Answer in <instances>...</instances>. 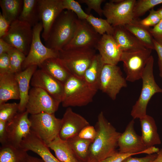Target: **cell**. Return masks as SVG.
Here are the masks:
<instances>
[{
    "label": "cell",
    "mask_w": 162,
    "mask_h": 162,
    "mask_svg": "<svg viewBox=\"0 0 162 162\" xmlns=\"http://www.w3.org/2000/svg\"><path fill=\"white\" fill-rule=\"evenodd\" d=\"M126 81L117 65L105 64L100 75L99 89L114 100L121 90L127 86Z\"/></svg>",
    "instance_id": "obj_10"
},
{
    "label": "cell",
    "mask_w": 162,
    "mask_h": 162,
    "mask_svg": "<svg viewBox=\"0 0 162 162\" xmlns=\"http://www.w3.org/2000/svg\"><path fill=\"white\" fill-rule=\"evenodd\" d=\"M96 137L90 145L87 162H101L118 151V140L121 134L105 118L103 112L98 116L95 126Z\"/></svg>",
    "instance_id": "obj_1"
},
{
    "label": "cell",
    "mask_w": 162,
    "mask_h": 162,
    "mask_svg": "<svg viewBox=\"0 0 162 162\" xmlns=\"http://www.w3.org/2000/svg\"><path fill=\"white\" fill-rule=\"evenodd\" d=\"M136 0H112L104 7L103 15L113 27L124 26L134 19L133 9Z\"/></svg>",
    "instance_id": "obj_8"
},
{
    "label": "cell",
    "mask_w": 162,
    "mask_h": 162,
    "mask_svg": "<svg viewBox=\"0 0 162 162\" xmlns=\"http://www.w3.org/2000/svg\"><path fill=\"white\" fill-rule=\"evenodd\" d=\"M150 31L154 39L162 45V19L153 28H150Z\"/></svg>",
    "instance_id": "obj_42"
},
{
    "label": "cell",
    "mask_w": 162,
    "mask_h": 162,
    "mask_svg": "<svg viewBox=\"0 0 162 162\" xmlns=\"http://www.w3.org/2000/svg\"><path fill=\"white\" fill-rule=\"evenodd\" d=\"M33 37L29 51L23 62L22 69L35 65L40 67L47 59L58 58V51L49 48L41 41L40 34L43 30L42 22H39L33 27Z\"/></svg>",
    "instance_id": "obj_7"
},
{
    "label": "cell",
    "mask_w": 162,
    "mask_h": 162,
    "mask_svg": "<svg viewBox=\"0 0 162 162\" xmlns=\"http://www.w3.org/2000/svg\"><path fill=\"white\" fill-rule=\"evenodd\" d=\"M62 4L64 10L73 11L80 20H86L88 15L82 9L78 1L74 0H62Z\"/></svg>",
    "instance_id": "obj_37"
},
{
    "label": "cell",
    "mask_w": 162,
    "mask_h": 162,
    "mask_svg": "<svg viewBox=\"0 0 162 162\" xmlns=\"http://www.w3.org/2000/svg\"><path fill=\"white\" fill-rule=\"evenodd\" d=\"M13 48L3 39L0 38V55L4 53H7Z\"/></svg>",
    "instance_id": "obj_48"
},
{
    "label": "cell",
    "mask_w": 162,
    "mask_h": 162,
    "mask_svg": "<svg viewBox=\"0 0 162 162\" xmlns=\"http://www.w3.org/2000/svg\"><path fill=\"white\" fill-rule=\"evenodd\" d=\"M96 49L104 64L117 65L121 61L123 52L111 35H101Z\"/></svg>",
    "instance_id": "obj_19"
},
{
    "label": "cell",
    "mask_w": 162,
    "mask_h": 162,
    "mask_svg": "<svg viewBox=\"0 0 162 162\" xmlns=\"http://www.w3.org/2000/svg\"><path fill=\"white\" fill-rule=\"evenodd\" d=\"M54 152L56 157L62 162H78L67 141L58 136L47 145Z\"/></svg>",
    "instance_id": "obj_28"
},
{
    "label": "cell",
    "mask_w": 162,
    "mask_h": 162,
    "mask_svg": "<svg viewBox=\"0 0 162 162\" xmlns=\"http://www.w3.org/2000/svg\"><path fill=\"white\" fill-rule=\"evenodd\" d=\"M20 146L26 151H31L38 154L45 162H62L55 157L47 145L32 131L23 140Z\"/></svg>",
    "instance_id": "obj_20"
},
{
    "label": "cell",
    "mask_w": 162,
    "mask_h": 162,
    "mask_svg": "<svg viewBox=\"0 0 162 162\" xmlns=\"http://www.w3.org/2000/svg\"><path fill=\"white\" fill-rule=\"evenodd\" d=\"M12 99H20L16 74L12 73L0 74V104Z\"/></svg>",
    "instance_id": "obj_22"
},
{
    "label": "cell",
    "mask_w": 162,
    "mask_h": 162,
    "mask_svg": "<svg viewBox=\"0 0 162 162\" xmlns=\"http://www.w3.org/2000/svg\"><path fill=\"white\" fill-rule=\"evenodd\" d=\"M154 50L158 56V64L159 70V76L162 78V45L153 40Z\"/></svg>",
    "instance_id": "obj_45"
},
{
    "label": "cell",
    "mask_w": 162,
    "mask_h": 162,
    "mask_svg": "<svg viewBox=\"0 0 162 162\" xmlns=\"http://www.w3.org/2000/svg\"><path fill=\"white\" fill-rule=\"evenodd\" d=\"M95 50L90 48L62 50L58 51V58L63 61L72 75L82 78L96 54Z\"/></svg>",
    "instance_id": "obj_5"
},
{
    "label": "cell",
    "mask_w": 162,
    "mask_h": 162,
    "mask_svg": "<svg viewBox=\"0 0 162 162\" xmlns=\"http://www.w3.org/2000/svg\"><path fill=\"white\" fill-rule=\"evenodd\" d=\"M19 111V103H5L0 104V121L9 122L16 115Z\"/></svg>",
    "instance_id": "obj_36"
},
{
    "label": "cell",
    "mask_w": 162,
    "mask_h": 162,
    "mask_svg": "<svg viewBox=\"0 0 162 162\" xmlns=\"http://www.w3.org/2000/svg\"><path fill=\"white\" fill-rule=\"evenodd\" d=\"M134 155L132 154L121 153L118 151L101 162H122L127 158Z\"/></svg>",
    "instance_id": "obj_43"
},
{
    "label": "cell",
    "mask_w": 162,
    "mask_h": 162,
    "mask_svg": "<svg viewBox=\"0 0 162 162\" xmlns=\"http://www.w3.org/2000/svg\"><path fill=\"white\" fill-rule=\"evenodd\" d=\"M140 120L142 131L141 136L146 148L161 144V141L154 118L147 114Z\"/></svg>",
    "instance_id": "obj_24"
},
{
    "label": "cell",
    "mask_w": 162,
    "mask_h": 162,
    "mask_svg": "<svg viewBox=\"0 0 162 162\" xmlns=\"http://www.w3.org/2000/svg\"><path fill=\"white\" fill-rule=\"evenodd\" d=\"M101 36L96 32L86 20L78 18L73 36L62 50L80 48L96 49Z\"/></svg>",
    "instance_id": "obj_13"
},
{
    "label": "cell",
    "mask_w": 162,
    "mask_h": 162,
    "mask_svg": "<svg viewBox=\"0 0 162 162\" xmlns=\"http://www.w3.org/2000/svg\"><path fill=\"white\" fill-rule=\"evenodd\" d=\"M104 0H79L80 3H84L88 6L87 11L89 15L92 10H94L100 16L103 15V9L101 8L102 3L105 2Z\"/></svg>",
    "instance_id": "obj_39"
},
{
    "label": "cell",
    "mask_w": 162,
    "mask_h": 162,
    "mask_svg": "<svg viewBox=\"0 0 162 162\" xmlns=\"http://www.w3.org/2000/svg\"><path fill=\"white\" fill-rule=\"evenodd\" d=\"M134 119L127 125L125 130L121 134L118 140V152L134 155L142 154L146 148L141 136L138 135L134 129Z\"/></svg>",
    "instance_id": "obj_17"
},
{
    "label": "cell",
    "mask_w": 162,
    "mask_h": 162,
    "mask_svg": "<svg viewBox=\"0 0 162 162\" xmlns=\"http://www.w3.org/2000/svg\"><path fill=\"white\" fill-rule=\"evenodd\" d=\"M61 103L43 89L33 87L29 91L26 111L30 115L42 112L54 114Z\"/></svg>",
    "instance_id": "obj_12"
},
{
    "label": "cell",
    "mask_w": 162,
    "mask_h": 162,
    "mask_svg": "<svg viewBox=\"0 0 162 162\" xmlns=\"http://www.w3.org/2000/svg\"><path fill=\"white\" fill-rule=\"evenodd\" d=\"M154 58L151 56L142 72L141 79L142 87L140 96L133 106L130 115L133 119L144 117L146 115L147 106L155 94L162 93V88L156 82L153 74Z\"/></svg>",
    "instance_id": "obj_4"
},
{
    "label": "cell",
    "mask_w": 162,
    "mask_h": 162,
    "mask_svg": "<svg viewBox=\"0 0 162 162\" xmlns=\"http://www.w3.org/2000/svg\"><path fill=\"white\" fill-rule=\"evenodd\" d=\"M162 4V0H136L133 9L134 19L144 15L156 6Z\"/></svg>",
    "instance_id": "obj_34"
},
{
    "label": "cell",
    "mask_w": 162,
    "mask_h": 162,
    "mask_svg": "<svg viewBox=\"0 0 162 162\" xmlns=\"http://www.w3.org/2000/svg\"><path fill=\"white\" fill-rule=\"evenodd\" d=\"M157 155V153H155L142 158H134L130 156L126 158L122 162H151L156 157Z\"/></svg>",
    "instance_id": "obj_44"
},
{
    "label": "cell",
    "mask_w": 162,
    "mask_h": 162,
    "mask_svg": "<svg viewBox=\"0 0 162 162\" xmlns=\"http://www.w3.org/2000/svg\"><path fill=\"white\" fill-rule=\"evenodd\" d=\"M161 19L157 11L153 8L149 10V14L147 16L142 20H138V21L141 25L150 28V27H154L157 25Z\"/></svg>",
    "instance_id": "obj_38"
},
{
    "label": "cell",
    "mask_w": 162,
    "mask_h": 162,
    "mask_svg": "<svg viewBox=\"0 0 162 162\" xmlns=\"http://www.w3.org/2000/svg\"><path fill=\"white\" fill-rule=\"evenodd\" d=\"M99 54H96L85 72L83 79L89 86L98 91L102 69L104 65Z\"/></svg>",
    "instance_id": "obj_26"
},
{
    "label": "cell",
    "mask_w": 162,
    "mask_h": 162,
    "mask_svg": "<svg viewBox=\"0 0 162 162\" xmlns=\"http://www.w3.org/2000/svg\"><path fill=\"white\" fill-rule=\"evenodd\" d=\"M29 119L32 131L46 145L58 136L61 119L57 118L54 114L42 112L30 115Z\"/></svg>",
    "instance_id": "obj_6"
},
{
    "label": "cell",
    "mask_w": 162,
    "mask_h": 162,
    "mask_svg": "<svg viewBox=\"0 0 162 162\" xmlns=\"http://www.w3.org/2000/svg\"><path fill=\"white\" fill-rule=\"evenodd\" d=\"M25 162H45L41 158H39L28 155Z\"/></svg>",
    "instance_id": "obj_50"
},
{
    "label": "cell",
    "mask_w": 162,
    "mask_h": 162,
    "mask_svg": "<svg viewBox=\"0 0 162 162\" xmlns=\"http://www.w3.org/2000/svg\"><path fill=\"white\" fill-rule=\"evenodd\" d=\"M78 162H87L89 148L93 141L76 136L67 140Z\"/></svg>",
    "instance_id": "obj_31"
},
{
    "label": "cell",
    "mask_w": 162,
    "mask_h": 162,
    "mask_svg": "<svg viewBox=\"0 0 162 162\" xmlns=\"http://www.w3.org/2000/svg\"><path fill=\"white\" fill-rule=\"evenodd\" d=\"M12 73L16 74L22 71V66L26 55L22 52L14 47L8 53Z\"/></svg>",
    "instance_id": "obj_35"
},
{
    "label": "cell",
    "mask_w": 162,
    "mask_h": 162,
    "mask_svg": "<svg viewBox=\"0 0 162 162\" xmlns=\"http://www.w3.org/2000/svg\"><path fill=\"white\" fill-rule=\"evenodd\" d=\"M23 4L22 0H0V6L3 16L10 25L18 20Z\"/></svg>",
    "instance_id": "obj_30"
},
{
    "label": "cell",
    "mask_w": 162,
    "mask_h": 162,
    "mask_svg": "<svg viewBox=\"0 0 162 162\" xmlns=\"http://www.w3.org/2000/svg\"><path fill=\"white\" fill-rule=\"evenodd\" d=\"M30 83L32 87L43 89L61 103L63 84L43 70L40 69L35 71Z\"/></svg>",
    "instance_id": "obj_18"
},
{
    "label": "cell",
    "mask_w": 162,
    "mask_h": 162,
    "mask_svg": "<svg viewBox=\"0 0 162 162\" xmlns=\"http://www.w3.org/2000/svg\"><path fill=\"white\" fill-rule=\"evenodd\" d=\"M10 24L0 12V38H2L8 32Z\"/></svg>",
    "instance_id": "obj_46"
},
{
    "label": "cell",
    "mask_w": 162,
    "mask_h": 162,
    "mask_svg": "<svg viewBox=\"0 0 162 162\" xmlns=\"http://www.w3.org/2000/svg\"><path fill=\"white\" fill-rule=\"evenodd\" d=\"M38 0H23L22 9L18 20L33 27L40 22Z\"/></svg>",
    "instance_id": "obj_32"
},
{
    "label": "cell",
    "mask_w": 162,
    "mask_h": 162,
    "mask_svg": "<svg viewBox=\"0 0 162 162\" xmlns=\"http://www.w3.org/2000/svg\"><path fill=\"white\" fill-rule=\"evenodd\" d=\"M160 16L162 19V7L157 10Z\"/></svg>",
    "instance_id": "obj_52"
},
{
    "label": "cell",
    "mask_w": 162,
    "mask_h": 162,
    "mask_svg": "<svg viewBox=\"0 0 162 162\" xmlns=\"http://www.w3.org/2000/svg\"><path fill=\"white\" fill-rule=\"evenodd\" d=\"M38 67L35 65L31 66L15 74L20 94L19 112H22L26 110L28 98L30 82L33 75L37 70Z\"/></svg>",
    "instance_id": "obj_23"
},
{
    "label": "cell",
    "mask_w": 162,
    "mask_h": 162,
    "mask_svg": "<svg viewBox=\"0 0 162 162\" xmlns=\"http://www.w3.org/2000/svg\"><path fill=\"white\" fill-rule=\"evenodd\" d=\"M38 6L43 26L42 37L45 41L54 22L64 10L62 0H38Z\"/></svg>",
    "instance_id": "obj_15"
},
{
    "label": "cell",
    "mask_w": 162,
    "mask_h": 162,
    "mask_svg": "<svg viewBox=\"0 0 162 162\" xmlns=\"http://www.w3.org/2000/svg\"><path fill=\"white\" fill-rule=\"evenodd\" d=\"M86 20L100 35H102L105 34L112 35L114 27L106 19L96 17L90 14Z\"/></svg>",
    "instance_id": "obj_33"
},
{
    "label": "cell",
    "mask_w": 162,
    "mask_h": 162,
    "mask_svg": "<svg viewBox=\"0 0 162 162\" xmlns=\"http://www.w3.org/2000/svg\"><path fill=\"white\" fill-rule=\"evenodd\" d=\"M32 27L27 22L17 20L11 23L8 32L2 38L27 55L33 37Z\"/></svg>",
    "instance_id": "obj_11"
},
{
    "label": "cell",
    "mask_w": 162,
    "mask_h": 162,
    "mask_svg": "<svg viewBox=\"0 0 162 162\" xmlns=\"http://www.w3.org/2000/svg\"><path fill=\"white\" fill-rule=\"evenodd\" d=\"M151 162H162V149L160 150L156 157Z\"/></svg>",
    "instance_id": "obj_51"
},
{
    "label": "cell",
    "mask_w": 162,
    "mask_h": 162,
    "mask_svg": "<svg viewBox=\"0 0 162 162\" xmlns=\"http://www.w3.org/2000/svg\"><path fill=\"white\" fill-rule=\"evenodd\" d=\"M96 135V131L95 127L89 125L84 128L78 136L80 138L93 141Z\"/></svg>",
    "instance_id": "obj_40"
},
{
    "label": "cell",
    "mask_w": 162,
    "mask_h": 162,
    "mask_svg": "<svg viewBox=\"0 0 162 162\" xmlns=\"http://www.w3.org/2000/svg\"><path fill=\"white\" fill-rule=\"evenodd\" d=\"M97 91L83 78L71 75L63 85L61 103L63 106L68 108L85 106L92 101Z\"/></svg>",
    "instance_id": "obj_3"
},
{
    "label": "cell",
    "mask_w": 162,
    "mask_h": 162,
    "mask_svg": "<svg viewBox=\"0 0 162 162\" xmlns=\"http://www.w3.org/2000/svg\"><path fill=\"white\" fill-rule=\"evenodd\" d=\"M26 110L18 112L7 123V143L17 148H21L23 140L31 132V123Z\"/></svg>",
    "instance_id": "obj_14"
},
{
    "label": "cell",
    "mask_w": 162,
    "mask_h": 162,
    "mask_svg": "<svg viewBox=\"0 0 162 162\" xmlns=\"http://www.w3.org/2000/svg\"><path fill=\"white\" fill-rule=\"evenodd\" d=\"M7 123L5 122L0 121V142L1 145L7 143Z\"/></svg>",
    "instance_id": "obj_47"
},
{
    "label": "cell",
    "mask_w": 162,
    "mask_h": 162,
    "mask_svg": "<svg viewBox=\"0 0 162 162\" xmlns=\"http://www.w3.org/2000/svg\"><path fill=\"white\" fill-rule=\"evenodd\" d=\"M152 50L144 49L130 52H123L121 61L123 63L127 81L134 82L141 79L146 65L151 56Z\"/></svg>",
    "instance_id": "obj_9"
},
{
    "label": "cell",
    "mask_w": 162,
    "mask_h": 162,
    "mask_svg": "<svg viewBox=\"0 0 162 162\" xmlns=\"http://www.w3.org/2000/svg\"><path fill=\"white\" fill-rule=\"evenodd\" d=\"M147 49L154 50V39L150 31V28L140 25L137 19H134L130 23L124 26Z\"/></svg>",
    "instance_id": "obj_27"
},
{
    "label": "cell",
    "mask_w": 162,
    "mask_h": 162,
    "mask_svg": "<svg viewBox=\"0 0 162 162\" xmlns=\"http://www.w3.org/2000/svg\"><path fill=\"white\" fill-rule=\"evenodd\" d=\"M28 154L21 147L6 143L0 148V162H25Z\"/></svg>",
    "instance_id": "obj_29"
},
{
    "label": "cell",
    "mask_w": 162,
    "mask_h": 162,
    "mask_svg": "<svg viewBox=\"0 0 162 162\" xmlns=\"http://www.w3.org/2000/svg\"><path fill=\"white\" fill-rule=\"evenodd\" d=\"M6 73H12L9 56L4 53L0 55V74Z\"/></svg>",
    "instance_id": "obj_41"
},
{
    "label": "cell",
    "mask_w": 162,
    "mask_h": 162,
    "mask_svg": "<svg viewBox=\"0 0 162 162\" xmlns=\"http://www.w3.org/2000/svg\"><path fill=\"white\" fill-rule=\"evenodd\" d=\"M113 27L112 35L123 52L135 51L146 48L124 26Z\"/></svg>",
    "instance_id": "obj_21"
},
{
    "label": "cell",
    "mask_w": 162,
    "mask_h": 162,
    "mask_svg": "<svg viewBox=\"0 0 162 162\" xmlns=\"http://www.w3.org/2000/svg\"><path fill=\"white\" fill-rule=\"evenodd\" d=\"M89 125L83 117L74 112L70 107H68L61 119L58 137L63 140L67 141L78 136L84 128Z\"/></svg>",
    "instance_id": "obj_16"
},
{
    "label": "cell",
    "mask_w": 162,
    "mask_h": 162,
    "mask_svg": "<svg viewBox=\"0 0 162 162\" xmlns=\"http://www.w3.org/2000/svg\"><path fill=\"white\" fill-rule=\"evenodd\" d=\"M160 149L155 146H152L146 148L142 152V154H147L148 155L152 154L157 153L160 151Z\"/></svg>",
    "instance_id": "obj_49"
},
{
    "label": "cell",
    "mask_w": 162,
    "mask_h": 162,
    "mask_svg": "<svg viewBox=\"0 0 162 162\" xmlns=\"http://www.w3.org/2000/svg\"><path fill=\"white\" fill-rule=\"evenodd\" d=\"M39 67L63 85L72 75L63 61L58 57L47 59Z\"/></svg>",
    "instance_id": "obj_25"
},
{
    "label": "cell",
    "mask_w": 162,
    "mask_h": 162,
    "mask_svg": "<svg viewBox=\"0 0 162 162\" xmlns=\"http://www.w3.org/2000/svg\"><path fill=\"white\" fill-rule=\"evenodd\" d=\"M77 19L73 11L63 10L54 22L45 46L58 51L62 50L73 36Z\"/></svg>",
    "instance_id": "obj_2"
}]
</instances>
